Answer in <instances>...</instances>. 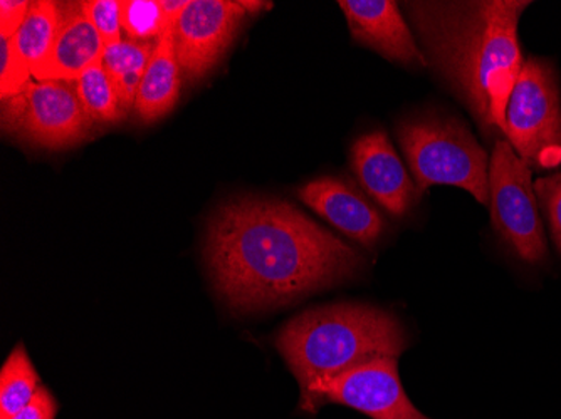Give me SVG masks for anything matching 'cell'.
Returning a JSON list of instances; mask_svg holds the SVG:
<instances>
[{
  "mask_svg": "<svg viewBox=\"0 0 561 419\" xmlns=\"http://www.w3.org/2000/svg\"><path fill=\"white\" fill-rule=\"evenodd\" d=\"M84 15L93 24L106 47L122 43V15L119 0H88L81 2Z\"/></svg>",
  "mask_w": 561,
  "mask_h": 419,
  "instance_id": "cell-21",
  "label": "cell"
},
{
  "mask_svg": "<svg viewBox=\"0 0 561 419\" xmlns=\"http://www.w3.org/2000/svg\"><path fill=\"white\" fill-rule=\"evenodd\" d=\"M400 147L414 173L417 195L434 185L468 190L490 203V162L471 131L449 116L428 115L400 123Z\"/></svg>",
  "mask_w": 561,
  "mask_h": 419,
  "instance_id": "cell-4",
  "label": "cell"
},
{
  "mask_svg": "<svg viewBox=\"0 0 561 419\" xmlns=\"http://www.w3.org/2000/svg\"><path fill=\"white\" fill-rule=\"evenodd\" d=\"M350 33L356 43L364 44L378 55L402 66H425L399 4L392 0H340Z\"/></svg>",
  "mask_w": 561,
  "mask_h": 419,
  "instance_id": "cell-11",
  "label": "cell"
},
{
  "mask_svg": "<svg viewBox=\"0 0 561 419\" xmlns=\"http://www.w3.org/2000/svg\"><path fill=\"white\" fill-rule=\"evenodd\" d=\"M506 138L531 170L561 165V93L554 66L529 58L523 65L506 108Z\"/></svg>",
  "mask_w": 561,
  "mask_h": 419,
  "instance_id": "cell-5",
  "label": "cell"
},
{
  "mask_svg": "<svg viewBox=\"0 0 561 419\" xmlns=\"http://www.w3.org/2000/svg\"><path fill=\"white\" fill-rule=\"evenodd\" d=\"M94 123L75 81H30L2 101V129L9 137L47 150H65L91 137Z\"/></svg>",
  "mask_w": 561,
  "mask_h": 419,
  "instance_id": "cell-6",
  "label": "cell"
},
{
  "mask_svg": "<svg viewBox=\"0 0 561 419\" xmlns=\"http://www.w3.org/2000/svg\"><path fill=\"white\" fill-rule=\"evenodd\" d=\"M397 361V358L375 359L333 377L318 386L310 398L299 403V408L314 412L327 403H336L374 419H431L422 415L405 395Z\"/></svg>",
  "mask_w": 561,
  "mask_h": 419,
  "instance_id": "cell-9",
  "label": "cell"
},
{
  "mask_svg": "<svg viewBox=\"0 0 561 419\" xmlns=\"http://www.w3.org/2000/svg\"><path fill=\"white\" fill-rule=\"evenodd\" d=\"M299 200L346 237L374 245L386 232V222L364 195L339 178H318L298 190Z\"/></svg>",
  "mask_w": 561,
  "mask_h": 419,
  "instance_id": "cell-12",
  "label": "cell"
},
{
  "mask_svg": "<svg viewBox=\"0 0 561 419\" xmlns=\"http://www.w3.org/2000/svg\"><path fill=\"white\" fill-rule=\"evenodd\" d=\"M206 260L227 305L257 312L350 279L364 258L286 201L241 198L214 216Z\"/></svg>",
  "mask_w": 561,
  "mask_h": 419,
  "instance_id": "cell-1",
  "label": "cell"
},
{
  "mask_svg": "<svg viewBox=\"0 0 561 419\" xmlns=\"http://www.w3.org/2000/svg\"><path fill=\"white\" fill-rule=\"evenodd\" d=\"M76 91L94 125L122 121L126 116L115 86L106 74L103 62L90 66L75 81Z\"/></svg>",
  "mask_w": 561,
  "mask_h": 419,
  "instance_id": "cell-18",
  "label": "cell"
},
{
  "mask_svg": "<svg viewBox=\"0 0 561 419\" xmlns=\"http://www.w3.org/2000/svg\"><path fill=\"white\" fill-rule=\"evenodd\" d=\"M58 37L47 58L33 69L36 81H76L103 59L105 44L88 21L81 2L61 4Z\"/></svg>",
  "mask_w": 561,
  "mask_h": 419,
  "instance_id": "cell-13",
  "label": "cell"
},
{
  "mask_svg": "<svg viewBox=\"0 0 561 419\" xmlns=\"http://www.w3.org/2000/svg\"><path fill=\"white\" fill-rule=\"evenodd\" d=\"M122 30L130 40L159 43L169 33L162 0H119Z\"/></svg>",
  "mask_w": 561,
  "mask_h": 419,
  "instance_id": "cell-19",
  "label": "cell"
},
{
  "mask_svg": "<svg viewBox=\"0 0 561 419\" xmlns=\"http://www.w3.org/2000/svg\"><path fill=\"white\" fill-rule=\"evenodd\" d=\"M181 71L173 31H169L160 37L138 88L134 112L141 123H156L172 112L181 96Z\"/></svg>",
  "mask_w": 561,
  "mask_h": 419,
  "instance_id": "cell-14",
  "label": "cell"
},
{
  "mask_svg": "<svg viewBox=\"0 0 561 419\" xmlns=\"http://www.w3.org/2000/svg\"><path fill=\"white\" fill-rule=\"evenodd\" d=\"M31 66L19 55L12 37H0V100L15 96L30 83Z\"/></svg>",
  "mask_w": 561,
  "mask_h": 419,
  "instance_id": "cell-20",
  "label": "cell"
},
{
  "mask_svg": "<svg viewBox=\"0 0 561 419\" xmlns=\"http://www.w3.org/2000/svg\"><path fill=\"white\" fill-rule=\"evenodd\" d=\"M271 5V2L245 0H191L173 30L176 59L185 78L202 80L216 68L245 19Z\"/></svg>",
  "mask_w": 561,
  "mask_h": 419,
  "instance_id": "cell-8",
  "label": "cell"
},
{
  "mask_svg": "<svg viewBox=\"0 0 561 419\" xmlns=\"http://www.w3.org/2000/svg\"><path fill=\"white\" fill-rule=\"evenodd\" d=\"M352 168L364 190L390 216L403 217L411 210L417 190L383 129L355 141Z\"/></svg>",
  "mask_w": 561,
  "mask_h": 419,
  "instance_id": "cell-10",
  "label": "cell"
},
{
  "mask_svg": "<svg viewBox=\"0 0 561 419\" xmlns=\"http://www.w3.org/2000/svg\"><path fill=\"white\" fill-rule=\"evenodd\" d=\"M157 44L159 43H137L128 39L122 40L116 46L106 47L103 53L101 62L126 113L135 106L138 88L150 65Z\"/></svg>",
  "mask_w": 561,
  "mask_h": 419,
  "instance_id": "cell-15",
  "label": "cell"
},
{
  "mask_svg": "<svg viewBox=\"0 0 561 419\" xmlns=\"http://www.w3.org/2000/svg\"><path fill=\"white\" fill-rule=\"evenodd\" d=\"M56 412H58V403L55 396L50 395L47 387L39 386L33 401L11 419H55Z\"/></svg>",
  "mask_w": 561,
  "mask_h": 419,
  "instance_id": "cell-24",
  "label": "cell"
},
{
  "mask_svg": "<svg viewBox=\"0 0 561 419\" xmlns=\"http://www.w3.org/2000/svg\"><path fill=\"white\" fill-rule=\"evenodd\" d=\"M535 191L550 223L551 238L561 254V173L537 179Z\"/></svg>",
  "mask_w": 561,
  "mask_h": 419,
  "instance_id": "cell-22",
  "label": "cell"
},
{
  "mask_svg": "<svg viewBox=\"0 0 561 419\" xmlns=\"http://www.w3.org/2000/svg\"><path fill=\"white\" fill-rule=\"evenodd\" d=\"M428 62L488 137H506V108L522 72L518 24L531 2H407Z\"/></svg>",
  "mask_w": 561,
  "mask_h": 419,
  "instance_id": "cell-2",
  "label": "cell"
},
{
  "mask_svg": "<svg viewBox=\"0 0 561 419\" xmlns=\"http://www.w3.org/2000/svg\"><path fill=\"white\" fill-rule=\"evenodd\" d=\"M407 336L396 316L367 304H333L302 312L276 337V348L301 389V401L333 377L367 362L397 358Z\"/></svg>",
  "mask_w": 561,
  "mask_h": 419,
  "instance_id": "cell-3",
  "label": "cell"
},
{
  "mask_svg": "<svg viewBox=\"0 0 561 419\" xmlns=\"http://www.w3.org/2000/svg\"><path fill=\"white\" fill-rule=\"evenodd\" d=\"M39 386V374L24 345L15 346L0 371V419H11L21 412L33 401Z\"/></svg>",
  "mask_w": 561,
  "mask_h": 419,
  "instance_id": "cell-17",
  "label": "cell"
},
{
  "mask_svg": "<svg viewBox=\"0 0 561 419\" xmlns=\"http://www.w3.org/2000/svg\"><path fill=\"white\" fill-rule=\"evenodd\" d=\"M61 18L62 8L59 2H50V0L31 2L24 24L12 37L19 55L31 66V71L47 58L55 46Z\"/></svg>",
  "mask_w": 561,
  "mask_h": 419,
  "instance_id": "cell-16",
  "label": "cell"
},
{
  "mask_svg": "<svg viewBox=\"0 0 561 419\" xmlns=\"http://www.w3.org/2000/svg\"><path fill=\"white\" fill-rule=\"evenodd\" d=\"M31 2L27 0H2L0 2V37H14L25 15L30 12Z\"/></svg>",
  "mask_w": 561,
  "mask_h": 419,
  "instance_id": "cell-23",
  "label": "cell"
},
{
  "mask_svg": "<svg viewBox=\"0 0 561 419\" xmlns=\"http://www.w3.org/2000/svg\"><path fill=\"white\" fill-rule=\"evenodd\" d=\"M491 219L504 244L526 264L548 255L531 168L507 140H497L490 163Z\"/></svg>",
  "mask_w": 561,
  "mask_h": 419,
  "instance_id": "cell-7",
  "label": "cell"
}]
</instances>
